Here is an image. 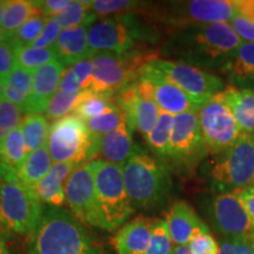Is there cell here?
Listing matches in <instances>:
<instances>
[{
    "instance_id": "6da1fadb",
    "label": "cell",
    "mask_w": 254,
    "mask_h": 254,
    "mask_svg": "<svg viewBox=\"0 0 254 254\" xmlns=\"http://www.w3.org/2000/svg\"><path fill=\"white\" fill-rule=\"evenodd\" d=\"M243 41L230 24L171 30L161 55L204 71L225 73Z\"/></svg>"
},
{
    "instance_id": "7a4b0ae2",
    "label": "cell",
    "mask_w": 254,
    "mask_h": 254,
    "mask_svg": "<svg viewBox=\"0 0 254 254\" xmlns=\"http://www.w3.org/2000/svg\"><path fill=\"white\" fill-rule=\"evenodd\" d=\"M126 190L134 209H154L164 206L172 192V178L163 161L136 146L122 166Z\"/></svg>"
},
{
    "instance_id": "3957f363",
    "label": "cell",
    "mask_w": 254,
    "mask_h": 254,
    "mask_svg": "<svg viewBox=\"0 0 254 254\" xmlns=\"http://www.w3.org/2000/svg\"><path fill=\"white\" fill-rule=\"evenodd\" d=\"M30 241V254H100L80 222L59 207L44 208Z\"/></svg>"
},
{
    "instance_id": "277c9868",
    "label": "cell",
    "mask_w": 254,
    "mask_h": 254,
    "mask_svg": "<svg viewBox=\"0 0 254 254\" xmlns=\"http://www.w3.org/2000/svg\"><path fill=\"white\" fill-rule=\"evenodd\" d=\"M95 164V205L99 228L117 231L125 225L133 212L131 199L119 165L97 159Z\"/></svg>"
},
{
    "instance_id": "5b68a950",
    "label": "cell",
    "mask_w": 254,
    "mask_h": 254,
    "mask_svg": "<svg viewBox=\"0 0 254 254\" xmlns=\"http://www.w3.org/2000/svg\"><path fill=\"white\" fill-rule=\"evenodd\" d=\"M47 148L53 163L81 165L99 154V136L92 134L85 120L71 113L51 124Z\"/></svg>"
},
{
    "instance_id": "8992f818",
    "label": "cell",
    "mask_w": 254,
    "mask_h": 254,
    "mask_svg": "<svg viewBox=\"0 0 254 254\" xmlns=\"http://www.w3.org/2000/svg\"><path fill=\"white\" fill-rule=\"evenodd\" d=\"M33 189L17 180L0 183V230L4 234L33 236L43 215Z\"/></svg>"
},
{
    "instance_id": "52a82bcc",
    "label": "cell",
    "mask_w": 254,
    "mask_h": 254,
    "mask_svg": "<svg viewBox=\"0 0 254 254\" xmlns=\"http://www.w3.org/2000/svg\"><path fill=\"white\" fill-rule=\"evenodd\" d=\"M157 59L148 52L129 51L125 55L101 52L92 57L94 71L88 90L97 94H113L139 79L146 64Z\"/></svg>"
},
{
    "instance_id": "ba28073f",
    "label": "cell",
    "mask_w": 254,
    "mask_h": 254,
    "mask_svg": "<svg viewBox=\"0 0 254 254\" xmlns=\"http://www.w3.org/2000/svg\"><path fill=\"white\" fill-rule=\"evenodd\" d=\"M209 177L218 193H236L254 185V134H241L219 155Z\"/></svg>"
},
{
    "instance_id": "9c48e42d",
    "label": "cell",
    "mask_w": 254,
    "mask_h": 254,
    "mask_svg": "<svg viewBox=\"0 0 254 254\" xmlns=\"http://www.w3.org/2000/svg\"><path fill=\"white\" fill-rule=\"evenodd\" d=\"M154 15L171 30L209 24H228L234 13V0L171 1L158 7Z\"/></svg>"
},
{
    "instance_id": "30bf717a",
    "label": "cell",
    "mask_w": 254,
    "mask_h": 254,
    "mask_svg": "<svg viewBox=\"0 0 254 254\" xmlns=\"http://www.w3.org/2000/svg\"><path fill=\"white\" fill-rule=\"evenodd\" d=\"M209 153L200 128L198 112L174 117L167 160L180 171H193Z\"/></svg>"
},
{
    "instance_id": "8fae6325",
    "label": "cell",
    "mask_w": 254,
    "mask_h": 254,
    "mask_svg": "<svg viewBox=\"0 0 254 254\" xmlns=\"http://www.w3.org/2000/svg\"><path fill=\"white\" fill-rule=\"evenodd\" d=\"M150 65L186 92L200 106L226 87L220 77L189 64L157 58L150 62Z\"/></svg>"
},
{
    "instance_id": "7c38bea8",
    "label": "cell",
    "mask_w": 254,
    "mask_h": 254,
    "mask_svg": "<svg viewBox=\"0 0 254 254\" xmlns=\"http://www.w3.org/2000/svg\"><path fill=\"white\" fill-rule=\"evenodd\" d=\"M198 118L205 144L211 154H222L241 135L230 110L222 99L221 92L200 106Z\"/></svg>"
},
{
    "instance_id": "4fadbf2b",
    "label": "cell",
    "mask_w": 254,
    "mask_h": 254,
    "mask_svg": "<svg viewBox=\"0 0 254 254\" xmlns=\"http://www.w3.org/2000/svg\"><path fill=\"white\" fill-rule=\"evenodd\" d=\"M117 104L125 114L129 128H136L142 135H147L157 125L160 109L154 99L151 85L139 78L118 92Z\"/></svg>"
},
{
    "instance_id": "5bb4252c",
    "label": "cell",
    "mask_w": 254,
    "mask_h": 254,
    "mask_svg": "<svg viewBox=\"0 0 254 254\" xmlns=\"http://www.w3.org/2000/svg\"><path fill=\"white\" fill-rule=\"evenodd\" d=\"M65 202L78 221L99 228L95 205L94 160L81 164L66 180Z\"/></svg>"
},
{
    "instance_id": "9a60e30c",
    "label": "cell",
    "mask_w": 254,
    "mask_h": 254,
    "mask_svg": "<svg viewBox=\"0 0 254 254\" xmlns=\"http://www.w3.org/2000/svg\"><path fill=\"white\" fill-rule=\"evenodd\" d=\"M132 15L106 18L88 27V44L93 55L101 52L125 55L132 51L135 39Z\"/></svg>"
},
{
    "instance_id": "2e32d148",
    "label": "cell",
    "mask_w": 254,
    "mask_h": 254,
    "mask_svg": "<svg viewBox=\"0 0 254 254\" xmlns=\"http://www.w3.org/2000/svg\"><path fill=\"white\" fill-rule=\"evenodd\" d=\"M213 228L222 238L251 237L254 227L236 193H218L208 208Z\"/></svg>"
},
{
    "instance_id": "e0dca14e",
    "label": "cell",
    "mask_w": 254,
    "mask_h": 254,
    "mask_svg": "<svg viewBox=\"0 0 254 254\" xmlns=\"http://www.w3.org/2000/svg\"><path fill=\"white\" fill-rule=\"evenodd\" d=\"M139 78L145 79L151 85L154 99L159 109L172 116H179L183 113L198 112L200 105L176 84L168 80L164 74L152 67L150 63L141 68Z\"/></svg>"
},
{
    "instance_id": "ac0fdd59",
    "label": "cell",
    "mask_w": 254,
    "mask_h": 254,
    "mask_svg": "<svg viewBox=\"0 0 254 254\" xmlns=\"http://www.w3.org/2000/svg\"><path fill=\"white\" fill-rule=\"evenodd\" d=\"M65 69V66L59 60H56L33 73V86L30 99L25 107V116L46 112L51 100L59 90L60 80Z\"/></svg>"
},
{
    "instance_id": "d6986e66",
    "label": "cell",
    "mask_w": 254,
    "mask_h": 254,
    "mask_svg": "<svg viewBox=\"0 0 254 254\" xmlns=\"http://www.w3.org/2000/svg\"><path fill=\"white\" fill-rule=\"evenodd\" d=\"M153 220L146 217H136L120 227L113 238V247L117 254H145L150 246Z\"/></svg>"
},
{
    "instance_id": "ffe728a7",
    "label": "cell",
    "mask_w": 254,
    "mask_h": 254,
    "mask_svg": "<svg viewBox=\"0 0 254 254\" xmlns=\"http://www.w3.org/2000/svg\"><path fill=\"white\" fill-rule=\"evenodd\" d=\"M165 220L167 224L168 233L176 247L189 245L195 232L206 225L198 217L192 206L182 200L176 201L171 206Z\"/></svg>"
},
{
    "instance_id": "44dd1931",
    "label": "cell",
    "mask_w": 254,
    "mask_h": 254,
    "mask_svg": "<svg viewBox=\"0 0 254 254\" xmlns=\"http://www.w3.org/2000/svg\"><path fill=\"white\" fill-rule=\"evenodd\" d=\"M88 26H79L63 30L57 40L55 49L58 60L65 67L92 59V52L88 44Z\"/></svg>"
},
{
    "instance_id": "7402d4cb",
    "label": "cell",
    "mask_w": 254,
    "mask_h": 254,
    "mask_svg": "<svg viewBox=\"0 0 254 254\" xmlns=\"http://www.w3.org/2000/svg\"><path fill=\"white\" fill-rule=\"evenodd\" d=\"M80 165L74 161L55 164L49 174L34 187L41 202L51 207H60L65 202V184L68 177Z\"/></svg>"
},
{
    "instance_id": "603a6c76",
    "label": "cell",
    "mask_w": 254,
    "mask_h": 254,
    "mask_svg": "<svg viewBox=\"0 0 254 254\" xmlns=\"http://www.w3.org/2000/svg\"><path fill=\"white\" fill-rule=\"evenodd\" d=\"M221 95L241 134H254V91L227 85Z\"/></svg>"
},
{
    "instance_id": "cb8c5ba5",
    "label": "cell",
    "mask_w": 254,
    "mask_h": 254,
    "mask_svg": "<svg viewBox=\"0 0 254 254\" xmlns=\"http://www.w3.org/2000/svg\"><path fill=\"white\" fill-rule=\"evenodd\" d=\"M132 132L128 124L125 122L114 131L99 136V155L101 160L123 166L136 147L133 142Z\"/></svg>"
},
{
    "instance_id": "d4e9b609",
    "label": "cell",
    "mask_w": 254,
    "mask_h": 254,
    "mask_svg": "<svg viewBox=\"0 0 254 254\" xmlns=\"http://www.w3.org/2000/svg\"><path fill=\"white\" fill-rule=\"evenodd\" d=\"M230 86L254 91V43H243L226 72Z\"/></svg>"
},
{
    "instance_id": "484cf974",
    "label": "cell",
    "mask_w": 254,
    "mask_h": 254,
    "mask_svg": "<svg viewBox=\"0 0 254 254\" xmlns=\"http://www.w3.org/2000/svg\"><path fill=\"white\" fill-rule=\"evenodd\" d=\"M52 166V158L46 145L27 155L15 173V178L18 183L34 190V187L49 174Z\"/></svg>"
},
{
    "instance_id": "4316f807",
    "label": "cell",
    "mask_w": 254,
    "mask_h": 254,
    "mask_svg": "<svg viewBox=\"0 0 254 254\" xmlns=\"http://www.w3.org/2000/svg\"><path fill=\"white\" fill-rule=\"evenodd\" d=\"M37 1L33 0H7L0 26L9 38L30 19L40 15Z\"/></svg>"
},
{
    "instance_id": "83f0119b",
    "label": "cell",
    "mask_w": 254,
    "mask_h": 254,
    "mask_svg": "<svg viewBox=\"0 0 254 254\" xmlns=\"http://www.w3.org/2000/svg\"><path fill=\"white\" fill-rule=\"evenodd\" d=\"M4 98L17 105L25 112L33 86V73L26 69L15 67L14 71L4 80ZM25 117V114H24Z\"/></svg>"
},
{
    "instance_id": "f1b7e54d",
    "label": "cell",
    "mask_w": 254,
    "mask_h": 254,
    "mask_svg": "<svg viewBox=\"0 0 254 254\" xmlns=\"http://www.w3.org/2000/svg\"><path fill=\"white\" fill-rule=\"evenodd\" d=\"M28 151L21 126L13 129L0 142V158L9 173H17L27 158Z\"/></svg>"
},
{
    "instance_id": "f546056e",
    "label": "cell",
    "mask_w": 254,
    "mask_h": 254,
    "mask_svg": "<svg viewBox=\"0 0 254 254\" xmlns=\"http://www.w3.org/2000/svg\"><path fill=\"white\" fill-rule=\"evenodd\" d=\"M174 124V116L166 112H160V117L154 128L145 135L146 144L148 148L160 159V160H167L168 147H170L171 136H172Z\"/></svg>"
},
{
    "instance_id": "4dcf8cb0",
    "label": "cell",
    "mask_w": 254,
    "mask_h": 254,
    "mask_svg": "<svg viewBox=\"0 0 254 254\" xmlns=\"http://www.w3.org/2000/svg\"><path fill=\"white\" fill-rule=\"evenodd\" d=\"M23 134L26 141L28 154L47 145L50 125L47 118L43 114L25 116L20 124Z\"/></svg>"
},
{
    "instance_id": "1f68e13d",
    "label": "cell",
    "mask_w": 254,
    "mask_h": 254,
    "mask_svg": "<svg viewBox=\"0 0 254 254\" xmlns=\"http://www.w3.org/2000/svg\"><path fill=\"white\" fill-rule=\"evenodd\" d=\"M230 26L243 43H254V0H234Z\"/></svg>"
},
{
    "instance_id": "d6a6232c",
    "label": "cell",
    "mask_w": 254,
    "mask_h": 254,
    "mask_svg": "<svg viewBox=\"0 0 254 254\" xmlns=\"http://www.w3.org/2000/svg\"><path fill=\"white\" fill-rule=\"evenodd\" d=\"M91 1H85V0H74L71 1L67 7H66L59 15L55 17L63 30L67 28L79 27V26H88L95 23L97 15L93 13L91 9Z\"/></svg>"
},
{
    "instance_id": "836d02e7",
    "label": "cell",
    "mask_w": 254,
    "mask_h": 254,
    "mask_svg": "<svg viewBox=\"0 0 254 254\" xmlns=\"http://www.w3.org/2000/svg\"><path fill=\"white\" fill-rule=\"evenodd\" d=\"M17 67L34 73L47 64L58 60L55 47L37 49L33 46H17L15 50Z\"/></svg>"
},
{
    "instance_id": "e575fe53",
    "label": "cell",
    "mask_w": 254,
    "mask_h": 254,
    "mask_svg": "<svg viewBox=\"0 0 254 254\" xmlns=\"http://www.w3.org/2000/svg\"><path fill=\"white\" fill-rule=\"evenodd\" d=\"M92 93L91 90H82L77 93H65V92H57L53 99L51 100L49 109L46 111V118L50 120H58L74 112L75 109L82 100L86 99Z\"/></svg>"
},
{
    "instance_id": "d590c367",
    "label": "cell",
    "mask_w": 254,
    "mask_h": 254,
    "mask_svg": "<svg viewBox=\"0 0 254 254\" xmlns=\"http://www.w3.org/2000/svg\"><path fill=\"white\" fill-rule=\"evenodd\" d=\"M112 95L113 94H97L92 92L86 99L79 104V106L73 113L77 114L79 118L85 122L95 118V117L103 116L105 113H109L118 107V104L116 99H113Z\"/></svg>"
},
{
    "instance_id": "8d00e7d4",
    "label": "cell",
    "mask_w": 254,
    "mask_h": 254,
    "mask_svg": "<svg viewBox=\"0 0 254 254\" xmlns=\"http://www.w3.org/2000/svg\"><path fill=\"white\" fill-rule=\"evenodd\" d=\"M141 2L131 0H94L91 1V9L97 17H123L133 13L140 7Z\"/></svg>"
},
{
    "instance_id": "74e56055",
    "label": "cell",
    "mask_w": 254,
    "mask_h": 254,
    "mask_svg": "<svg viewBox=\"0 0 254 254\" xmlns=\"http://www.w3.org/2000/svg\"><path fill=\"white\" fill-rule=\"evenodd\" d=\"M125 122H127L125 114L118 106L116 110L111 111L109 113H105L103 116L87 120L86 124L92 134L95 136H103L117 129Z\"/></svg>"
},
{
    "instance_id": "f35d334b",
    "label": "cell",
    "mask_w": 254,
    "mask_h": 254,
    "mask_svg": "<svg viewBox=\"0 0 254 254\" xmlns=\"http://www.w3.org/2000/svg\"><path fill=\"white\" fill-rule=\"evenodd\" d=\"M23 111L5 98L0 100V142L23 122Z\"/></svg>"
},
{
    "instance_id": "ab89813d",
    "label": "cell",
    "mask_w": 254,
    "mask_h": 254,
    "mask_svg": "<svg viewBox=\"0 0 254 254\" xmlns=\"http://www.w3.org/2000/svg\"><path fill=\"white\" fill-rule=\"evenodd\" d=\"M173 250V243L168 233L166 220L155 219L153 220L150 246L145 254H172Z\"/></svg>"
},
{
    "instance_id": "60d3db41",
    "label": "cell",
    "mask_w": 254,
    "mask_h": 254,
    "mask_svg": "<svg viewBox=\"0 0 254 254\" xmlns=\"http://www.w3.org/2000/svg\"><path fill=\"white\" fill-rule=\"evenodd\" d=\"M45 24L46 18L44 15L40 14L33 17L19 28L11 39L17 46H32L34 41L39 39L45 28Z\"/></svg>"
},
{
    "instance_id": "b9f144b4",
    "label": "cell",
    "mask_w": 254,
    "mask_h": 254,
    "mask_svg": "<svg viewBox=\"0 0 254 254\" xmlns=\"http://www.w3.org/2000/svg\"><path fill=\"white\" fill-rule=\"evenodd\" d=\"M189 247L192 254H219V243L207 225L195 232L190 240Z\"/></svg>"
},
{
    "instance_id": "7bdbcfd3",
    "label": "cell",
    "mask_w": 254,
    "mask_h": 254,
    "mask_svg": "<svg viewBox=\"0 0 254 254\" xmlns=\"http://www.w3.org/2000/svg\"><path fill=\"white\" fill-rule=\"evenodd\" d=\"M252 237L222 238L219 243V254H254Z\"/></svg>"
},
{
    "instance_id": "ee69618b",
    "label": "cell",
    "mask_w": 254,
    "mask_h": 254,
    "mask_svg": "<svg viewBox=\"0 0 254 254\" xmlns=\"http://www.w3.org/2000/svg\"><path fill=\"white\" fill-rule=\"evenodd\" d=\"M15 50L17 45L12 39L0 43V78L2 80H5L17 67Z\"/></svg>"
},
{
    "instance_id": "f6af8a7d",
    "label": "cell",
    "mask_w": 254,
    "mask_h": 254,
    "mask_svg": "<svg viewBox=\"0 0 254 254\" xmlns=\"http://www.w3.org/2000/svg\"><path fill=\"white\" fill-rule=\"evenodd\" d=\"M63 27L60 26L56 18H46L45 28L39 37V39L33 43V47L37 49H49V47H55L57 40L62 33Z\"/></svg>"
},
{
    "instance_id": "bcb514c9",
    "label": "cell",
    "mask_w": 254,
    "mask_h": 254,
    "mask_svg": "<svg viewBox=\"0 0 254 254\" xmlns=\"http://www.w3.org/2000/svg\"><path fill=\"white\" fill-rule=\"evenodd\" d=\"M71 71L73 78L77 80V82L80 85L82 90H88L91 85V79L92 75H93L94 66L92 59L84 60V62H80L75 65H73L72 67L68 68Z\"/></svg>"
},
{
    "instance_id": "7dc6e473",
    "label": "cell",
    "mask_w": 254,
    "mask_h": 254,
    "mask_svg": "<svg viewBox=\"0 0 254 254\" xmlns=\"http://www.w3.org/2000/svg\"><path fill=\"white\" fill-rule=\"evenodd\" d=\"M69 4H71V0H40V1H37L41 15H44L45 18L57 17Z\"/></svg>"
},
{
    "instance_id": "c3c4849f",
    "label": "cell",
    "mask_w": 254,
    "mask_h": 254,
    "mask_svg": "<svg viewBox=\"0 0 254 254\" xmlns=\"http://www.w3.org/2000/svg\"><path fill=\"white\" fill-rule=\"evenodd\" d=\"M236 194L238 199L240 200L241 204H243L244 208L246 209L247 214H249L251 219V222H252L254 227V185L238 190Z\"/></svg>"
},
{
    "instance_id": "681fc988",
    "label": "cell",
    "mask_w": 254,
    "mask_h": 254,
    "mask_svg": "<svg viewBox=\"0 0 254 254\" xmlns=\"http://www.w3.org/2000/svg\"><path fill=\"white\" fill-rule=\"evenodd\" d=\"M13 174H15V173H13ZM9 176H12V173L8 172L7 168H6L5 165L2 164L1 158H0V183L4 182V180L7 179Z\"/></svg>"
},
{
    "instance_id": "f907efd6",
    "label": "cell",
    "mask_w": 254,
    "mask_h": 254,
    "mask_svg": "<svg viewBox=\"0 0 254 254\" xmlns=\"http://www.w3.org/2000/svg\"><path fill=\"white\" fill-rule=\"evenodd\" d=\"M172 254H192V252H190L189 245H184L174 247Z\"/></svg>"
},
{
    "instance_id": "816d5d0a",
    "label": "cell",
    "mask_w": 254,
    "mask_h": 254,
    "mask_svg": "<svg viewBox=\"0 0 254 254\" xmlns=\"http://www.w3.org/2000/svg\"><path fill=\"white\" fill-rule=\"evenodd\" d=\"M0 254H11L7 249V246H6V243L1 234H0Z\"/></svg>"
},
{
    "instance_id": "f5cc1de1",
    "label": "cell",
    "mask_w": 254,
    "mask_h": 254,
    "mask_svg": "<svg viewBox=\"0 0 254 254\" xmlns=\"http://www.w3.org/2000/svg\"><path fill=\"white\" fill-rule=\"evenodd\" d=\"M6 4H7V0H6V1H5V0H0V24H1L2 15H4Z\"/></svg>"
},
{
    "instance_id": "db71d44e",
    "label": "cell",
    "mask_w": 254,
    "mask_h": 254,
    "mask_svg": "<svg viewBox=\"0 0 254 254\" xmlns=\"http://www.w3.org/2000/svg\"><path fill=\"white\" fill-rule=\"evenodd\" d=\"M9 39H11V38L6 34V32L2 30L1 26H0V43H4V41L9 40Z\"/></svg>"
},
{
    "instance_id": "11a10c76",
    "label": "cell",
    "mask_w": 254,
    "mask_h": 254,
    "mask_svg": "<svg viewBox=\"0 0 254 254\" xmlns=\"http://www.w3.org/2000/svg\"><path fill=\"white\" fill-rule=\"evenodd\" d=\"M4 90H5V84H4V80H2L1 78H0V100L4 98Z\"/></svg>"
},
{
    "instance_id": "9f6ffc18",
    "label": "cell",
    "mask_w": 254,
    "mask_h": 254,
    "mask_svg": "<svg viewBox=\"0 0 254 254\" xmlns=\"http://www.w3.org/2000/svg\"><path fill=\"white\" fill-rule=\"evenodd\" d=\"M252 241H253V246H254V234H253V237H252Z\"/></svg>"
},
{
    "instance_id": "6f0895ef",
    "label": "cell",
    "mask_w": 254,
    "mask_h": 254,
    "mask_svg": "<svg viewBox=\"0 0 254 254\" xmlns=\"http://www.w3.org/2000/svg\"><path fill=\"white\" fill-rule=\"evenodd\" d=\"M28 254H30V253H28Z\"/></svg>"
}]
</instances>
